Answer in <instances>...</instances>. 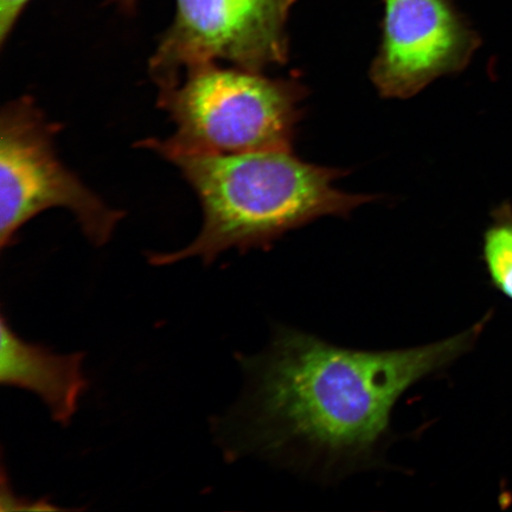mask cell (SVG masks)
Instances as JSON below:
<instances>
[{"instance_id": "cell-1", "label": "cell", "mask_w": 512, "mask_h": 512, "mask_svg": "<svg viewBox=\"0 0 512 512\" xmlns=\"http://www.w3.org/2000/svg\"><path fill=\"white\" fill-rule=\"evenodd\" d=\"M483 324L444 341L400 350L336 347L305 332H275L262 354L240 360L245 398L220 422L227 456L336 477L379 460L392 412L414 384L472 348Z\"/></svg>"}, {"instance_id": "cell-2", "label": "cell", "mask_w": 512, "mask_h": 512, "mask_svg": "<svg viewBox=\"0 0 512 512\" xmlns=\"http://www.w3.org/2000/svg\"><path fill=\"white\" fill-rule=\"evenodd\" d=\"M195 191L203 210L197 238L181 251L152 253L153 266L266 248L293 229L331 215H347L370 196L334 187L341 170L303 162L291 151L224 156H176L168 160Z\"/></svg>"}, {"instance_id": "cell-3", "label": "cell", "mask_w": 512, "mask_h": 512, "mask_svg": "<svg viewBox=\"0 0 512 512\" xmlns=\"http://www.w3.org/2000/svg\"><path fill=\"white\" fill-rule=\"evenodd\" d=\"M304 96V87L293 80L200 64L188 69L176 86L159 89L157 105L174 121V136L146 139L137 146L166 160L291 151Z\"/></svg>"}, {"instance_id": "cell-4", "label": "cell", "mask_w": 512, "mask_h": 512, "mask_svg": "<svg viewBox=\"0 0 512 512\" xmlns=\"http://www.w3.org/2000/svg\"><path fill=\"white\" fill-rule=\"evenodd\" d=\"M60 126L49 123L30 96L9 102L0 114V246L51 208L72 211L96 247L106 245L123 211L112 209L63 165L55 150Z\"/></svg>"}, {"instance_id": "cell-5", "label": "cell", "mask_w": 512, "mask_h": 512, "mask_svg": "<svg viewBox=\"0 0 512 512\" xmlns=\"http://www.w3.org/2000/svg\"><path fill=\"white\" fill-rule=\"evenodd\" d=\"M296 0H176L170 28L149 62L158 88L200 64L232 63L262 73L288 59L286 24Z\"/></svg>"}, {"instance_id": "cell-6", "label": "cell", "mask_w": 512, "mask_h": 512, "mask_svg": "<svg viewBox=\"0 0 512 512\" xmlns=\"http://www.w3.org/2000/svg\"><path fill=\"white\" fill-rule=\"evenodd\" d=\"M379 54L370 79L388 99H409L441 76L462 72L479 47L451 0H383Z\"/></svg>"}, {"instance_id": "cell-7", "label": "cell", "mask_w": 512, "mask_h": 512, "mask_svg": "<svg viewBox=\"0 0 512 512\" xmlns=\"http://www.w3.org/2000/svg\"><path fill=\"white\" fill-rule=\"evenodd\" d=\"M0 326V382L36 394L49 408L51 418L68 426L88 388L82 370L85 352L61 355L41 344L24 341L4 316Z\"/></svg>"}, {"instance_id": "cell-8", "label": "cell", "mask_w": 512, "mask_h": 512, "mask_svg": "<svg viewBox=\"0 0 512 512\" xmlns=\"http://www.w3.org/2000/svg\"><path fill=\"white\" fill-rule=\"evenodd\" d=\"M494 219L484 233L483 259L492 285L512 300V209H497Z\"/></svg>"}, {"instance_id": "cell-9", "label": "cell", "mask_w": 512, "mask_h": 512, "mask_svg": "<svg viewBox=\"0 0 512 512\" xmlns=\"http://www.w3.org/2000/svg\"><path fill=\"white\" fill-rule=\"evenodd\" d=\"M31 0H0V44L4 47Z\"/></svg>"}, {"instance_id": "cell-10", "label": "cell", "mask_w": 512, "mask_h": 512, "mask_svg": "<svg viewBox=\"0 0 512 512\" xmlns=\"http://www.w3.org/2000/svg\"><path fill=\"white\" fill-rule=\"evenodd\" d=\"M112 2L117 4L119 8L127 12V14H132V12L136 10L138 0H112Z\"/></svg>"}]
</instances>
